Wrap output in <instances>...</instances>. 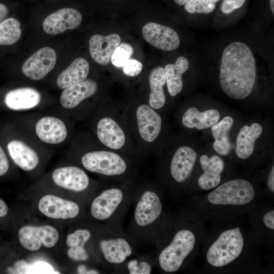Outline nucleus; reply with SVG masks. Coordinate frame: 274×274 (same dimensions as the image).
Wrapping results in <instances>:
<instances>
[{
    "label": "nucleus",
    "instance_id": "4468645a",
    "mask_svg": "<svg viewBox=\"0 0 274 274\" xmlns=\"http://www.w3.org/2000/svg\"><path fill=\"white\" fill-rule=\"evenodd\" d=\"M51 179L57 186L76 193L87 190L90 184L87 173L75 165L61 166L55 169L51 174Z\"/></svg>",
    "mask_w": 274,
    "mask_h": 274
},
{
    "label": "nucleus",
    "instance_id": "f257e3e1",
    "mask_svg": "<svg viewBox=\"0 0 274 274\" xmlns=\"http://www.w3.org/2000/svg\"><path fill=\"white\" fill-rule=\"evenodd\" d=\"M256 78V61L250 48L234 42L223 50L219 82L224 92L235 99H243L252 92Z\"/></svg>",
    "mask_w": 274,
    "mask_h": 274
},
{
    "label": "nucleus",
    "instance_id": "473e14b6",
    "mask_svg": "<svg viewBox=\"0 0 274 274\" xmlns=\"http://www.w3.org/2000/svg\"><path fill=\"white\" fill-rule=\"evenodd\" d=\"M133 53V49L129 44L120 43L114 51L111 61L115 66L123 67Z\"/></svg>",
    "mask_w": 274,
    "mask_h": 274
},
{
    "label": "nucleus",
    "instance_id": "0eeeda50",
    "mask_svg": "<svg viewBox=\"0 0 274 274\" xmlns=\"http://www.w3.org/2000/svg\"><path fill=\"white\" fill-rule=\"evenodd\" d=\"M6 149L15 164L26 172L35 170L40 164L41 156L48 150L21 127L18 135L7 142Z\"/></svg>",
    "mask_w": 274,
    "mask_h": 274
},
{
    "label": "nucleus",
    "instance_id": "cd10ccee",
    "mask_svg": "<svg viewBox=\"0 0 274 274\" xmlns=\"http://www.w3.org/2000/svg\"><path fill=\"white\" fill-rule=\"evenodd\" d=\"M189 67L187 59L183 56L178 57L175 64H167L164 68L166 83L169 94L175 96L179 94L183 88L182 75Z\"/></svg>",
    "mask_w": 274,
    "mask_h": 274
},
{
    "label": "nucleus",
    "instance_id": "a878e982",
    "mask_svg": "<svg viewBox=\"0 0 274 274\" xmlns=\"http://www.w3.org/2000/svg\"><path fill=\"white\" fill-rule=\"evenodd\" d=\"M89 65L83 58L75 59L71 64L58 76L56 84L61 89H64L74 84L85 80L89 74Z\"/></svg>",
    "mask_w": 274,
    "mask_h": 274
},
{
    "label": "nucleus",
    "instance_id": "4c0bfd02",
    "mask_svg": "<svg viewBox=\"0 0 274 274\" xmlns=\"http://www.w3.org/2000/svg\"><path fill=\"white\" fill-rule=\"evenodd\" d=\"M9 161L7 155L0 145V176L5 175L9 169Z\"/></svg>",
    "mask_w": 274,
    "mask_h": 274
},
{
    "label": "nucleus",
    "instance_id": "2f4dec72",
    "mask_svg": "<svg viewBox=\"0 0 274 274\" xmlns=\"http://www.w3.org/2000/svg\"><path fill=\"white\" fill-rule=\"evenodd\" d=\"M20 22L9 18L0 23V45H11L20 38L22 30Z\"/></svg>",
    "mask_w": 274,
    "mask_h": 274
},
{
    "label": "nucleus",
    "instance_id": "b1692460",
    "mask_svg": "<svg viewBox=\"0 0 274 274\" xmlns=\"http://www.w3.org/2000/svg\"><path fill=\"white\" fill-rule=\"evenodd\" d=\"M92 232L86 228H80L67 234L66 244L69 247L67 251L68 257L72 260L85 262L89 260L90 255L85 248L91 239Z\"/></svg>",
    "mask_w": 274,
    "mask_h": 274
},
{
    "label": "nucleus",
    "instance_id": "58836bf2",
    "mask_svg": "<svg viewBox=\"0 0 274 274\" xmlns=\"http://www.w3.org/2000/svg\"><path fill=\"white\" fill-rule=\"evenodd\" d=\"M27 267V262L20 260L16 262L13 267L9 268L8 271L10 273H26Z\"/></svg>",
    "mask_w": 274,
    "mask_h": 274
},
{
    "label": "nucleus",
    "instance_id": "a211bd4d",
    "mask_svg": "<svg viewBox=\"0 0 274 274\" xmlns=\"http://www.w3.org/2000/svg\"><path fill=\"white\" fill-rule=\"evenodd\" d=\"M82 21V14L78 10L64 8L48 15L44 20L42 26L46 33L56 35L77 28Z\"/></svg>",
    "mask_w": 274,
    "mask_h": 274
},
{
    "label": "nucleus",
    "instance_id": "c9c22d12",
    "mask_svg": "<svg viewBox=\"0 0 274 274\" xmlns=\"http://www.w3.org/2000/svg\"><path fill=\"white\" fill-rule=\"evenodd\" d=\"M55 272L53 267L49 263L39 261L28 266L26 273H59Z\"/></svg>",
    "mask_w": 274,
    "mask_h": 274
},
{
    "label": "nucleus",
    "instance_id": "9b49d317",
    "mask_svg": "<svg viewBox=\"0 0 274 274\" xmlns=\"http://www.w3.org/2000/svg\"><path fill=\"white\" fill-rule=\"evenodd\" d=\"M18 235L21 246L31 251L39 250L42 245L52 248L59 239L58 231L50 225L24 226L19 230Z\"/></svg>",
    "mask_w": 274,
    "mask_h": 274
},
{
    "label": "nucleus",
    "instance_id": "37998d69",
    "mask_svg": "<svg viewBox=\"0 0 274 274\" xmlns=\"http://www.w3.org/2000/svg\"><path fill=\"white\" fill-rule=\"evenodd\" d=\"M8 212V208L5 202L0 199V217L6 216Z\"/></svg>",
    "mask_w": 274,
    "mask_h": 274
},
{
    "label": "nucleus",
    "instance_id": "423d86ee",
    "mask_svg": "<svg viewBox=\"0 0 274 274\" xmlns=\"http://www.w3.org/2000/svg\"><path fill=\"white\" fill-rule=\"evenodd\" d=\"M195 236L192 231L182 228L173 235L171 241L158 252L156 265L167 273L178 271L194 249Z\"/></svg>",
    "mask_w": 274,
    "mask_h": 274
},
{
    "label": "nucleus",
    "instance_id": "39448f33",
    "mask_svg": "<svg viewBox=\"0 0 274 274\" xmlns=\"http://www.w3.org/2000/svg\"><path fill=\"white\" fill-rule=\"evenodd\" d=\"M60 113L32 114L22 116L20 127L35 140L51 150L64 145L68 139L69 126Z\"/></svg>",
    "mask_w": 274,
    "mask_h": 274
},
{
    "label": "nucleus",
    "instance_id": "79ce46f5",
    "mask_svg": "<svg viewBox=\"0 0 274 274\" xmlns=\"http://www.w3.org/2000/svg\"><path fill=\"white\" fill-rule=\"evenodd\" d=\"M9 14V10L7 7L0 3V23L6 19Z\"/></svg>",
    "mask_w": 274,
    "mask_h": 274
},
{
    "label": "nucleus",
    "instance_id": "c756f323",
    "mask_svg": "<svg viewBox=\"0 0 274 274\" xmlns=\"http://www.w3.org/2000/svg\"><path fill=\"white\" fill-rule=\"evenodd\" d=\"M233 124V119L230 116L225 117L219 122L211 127L214 139V150L222 156L228 155L231 149V143L229 133Z\"/></svg>",
    "mask_w": 274,
    "mask_h": 274
},
{
    "label": "nucleus",
    "instance_id": "6e6552de",
    "mask_svg": "<svg viewBox=\"0 0 274 274\" xmlns=\"http://www.w3.org/2000/svg\"><path fill=\"white\" fill-rule=\"evenodd\" d=\"M80 162L84 169L105 177L118 178L129 170L126 161L119 154L105 150H92L84 153Z\"/></svg>",
    "mask_w": 274,
    "mask_h": 274
},
{
    "label": "nucleus",
    "instance_id": "a19ab883",
    "mask_svg": "<svg viewBox=\"0 0 274 274\" xmlns=\"http://www.w3.org/2000/svg\"><path fill=\"white\" fill-rule=\"evenodd\" d=\"M267 186L269 189L274 192V166H273L268 176L267 180Z\"/></svg>",
    "mask_w": 274,
    "mask_h": 274
},
{
    "label": "nucleus",
    "instance_id": "c85d7f7f",
    "mask_svg": "<svg viewBox=\"0 0 274 274\" xmlns=\"http://www.w3.org/2000/svg\"><path fill=\"white\" fill-rule=\"evenodd\" d=\"M165 84L164 68L162 66L154 68L149 76L150 88L149 104L154 109H159L165 105L166 98L163 88Z\"/></svg>",
    "mask_w": 274,
    "mask_h": 274
},
{
    "label": "nucleus",
    "instance_id": "7ed1b4c3",
    "mask_svg": "<svg viewBox=\"0 0 274 274\" xmlns=\"http://www.w3.org/2000/svg\"><path fill=\"white\" fill-rule=\"evenodd\" d=\"M139 189L130 185L103 189L91 202L89 211L91 217L102 224L122 230L124 218Z\"/></svg>",
    "mask_w": 274,
    "mask_h": 274
},
{
    "label": "nucleus",
    "instance_id": "49530a36",
    "mask_svg": "<svg viewBox=\"0 0 274 274\" xmlns=\"http://www.w3.org/2000/svg\"><path fill=\"white\" fill-rule=\"evenodd\" d=\"M213 1V2H214L215 3H216L217 2H218L220 0H212Z\"/></svg>",
    "mask_w": 274,
    "mask_h": 274
},
{
    "label": "nucleus",
    "instance_id": "f3484780",
    "mask_svg": "<svg viewBox=\"0 0 274 274\" xmlns=\"http://www.w3.org/2000/svg\"><path fill=\"white\" fill-rule=\"evenodd\" d=\"M38 207L44 215L56 219H75L81 212L80 207L76 202L50 194L41 198Z\"/></svg>",
    "mask_w": 274,
    "mask_h": 274
},
{
    "label": "nucleus",
    "instance_id": "1a4fd4ad",
    "mask_svg": "<svg viewBox=\"0 0 274 274\" xmlns=\"http://www.w3.org/2000/svg\"><path fill=\"white\" fill-rule=\"evenodd\" d=\"M244 248V238L239 227L223 232L208 250L206 257L209 264L222 267L235 260Z\"/></svg>",
    "mask_w": 274,
    "mask_h": 274
},
{
    "label": "nucleus",
    "instance_id": "20e7f679",
    "mask_svg": "<svg viewBox=\"0 0 274 274\" xmlns=\"http://www.w3.org/2000/svg\"><path fill=\"white\" fill-rule=\"evenodd\" d=\"M96 243L99 261L108 272H117L130 257L138 254L136 242L123 230L101 224Z\"/></svg>",
    "mask_w": 274,
    "mask_h": 274
},
{
    "label": "nucleus",
    "instance_id": "e433bc0d",
    "mask_svg": "<svg viewBox=\"0 0 274 274\" xmlns=\"http://www.w3.org/2000/svg\"><path fill=\"white\" fill-rule=\"evenodd\" d=\"M246 0H223L221 9L223 13L229 14L235 10L240 8Z\"/></svg>",
    "mask_w": 274,
    "mask_h": 274
},
{
    "label": "nucleus",
    "instance_id": "dca6fc26",
    "mask_svg": "<svg viewBox=\"0 0 274 274\" xmlns=\"http://www.w3.org/2000/svg\"><path fill=\"white\" fill-rule=\"evenodd\" d=\"M42 96L39 91L29 87H19L7 92L4 99L6 107L16 112L42 109Z\"/></svg>",
    "mask_w": 274,
    "mask_h": 274
},
{
    "label": "nucleus",
    "instance_id": "a18cd8bd",
    "mask_svg": "<svg viewBox=\"0 0 274 274\" xmlns=\"http://www.w3.org/2000/svg\"><path fill=\"white\" fill-rule=\"evenodd\" d=\"M270 7V9L272 12L274 13V0H269Z\"/></svg>",
    "mask_w": 274,
    "mask_h": 274
},
{
    "label": "nucleus",
    "instance_id": "ddd939ff",
    "mask_svg": "<svg viewBox=\"0 0 274 274\" xmlns=\"http://www.w3.org/2000/svg\"><path fill=\"white\" fill-rule=\"evenodd\" d=\"M56 62L55 51L51 47H44L25 60L22 66V72L29 79L39 81L54 68Z\"/></svg>",
    "mask_w": 274,
    "mask_h": 274
},
{
    "label": "nucleus",
    "instance_id": "2eb2a0df",
    "mask_svg": "<svg viewBox=\"0 0 274 274\" xmlns=\"http://www.w3.org/2000/svg\"><path fill=\"white\" fill-rule=\"evenodd\" d=\"M144 39L150 44L160 50L172 51L177 49L180 40L173 28L155 22H148L142 28Z\"/></svg>",
    "mask_w": 274,
    "mask_h": 274
},
{
    "label": "nucleus",
    "instance_id": "f8f14e48",
    "mask_svg": "<svg viewBox=\"0 0 274 274\" xmlns=\"http://www.w3.org/2000/svg\"><path fill=\"white\" fill-rule=\"evenodd\" d=\"M97 89V83L90 79L63 89L59 98V112L64 116L67 115L85 99L95 94Z\"/></svg>",
    "mask_w": 274,
    "mask_h": 274
},
{
    "label": "nucleus",
    "instance_id": "9d476101",
    "mask_svg": "<svg viewBox=\"0 0 274 274\" xmlns=\"http://www.w3.org/2000/svg\"><path fill=\"white\" fill-rule=\"evenodd\" d=\"M255 195L252 185L243 179L228 181L211 192L209 201L216 205H245L250 202Z\"/></svg>",
    "mask_w": 274,
    "mask_h": 274
},
{
    "label": "nucleus",
    "instance_id": "5701e85b",
    "mask_svg": "<svg viewBox=\"0 0 274 274\" xmlns=\"http://www.w3.org/2000/svg\"><path fill=\"white\" fill-rule=\"evenodd\" d=\"M200 163L203 173L198 178L199 186L204 190L217 186L220 183L221 174L224 168L222 159L216 155L210 158L202 155L200 157Z\"/></svg>",
    "mask_w": 274,
    "mask_h": 274
},
{
    "label": "nucleus",
    "instance_id": "4be33fe9",
    "mask_svg": "<svg viewBox=\"0 0 274 274\" xmlns=\"http://www.w3.org/2000/svg\"><path fill=\"white\" fill-rule=\"evenodd\" d=\"M96 134L104 145L112 149H120L125 143L123 130L110 117H103L98 120L96 125Z\"/></svg>",
    "mask_w": 274,
    "mask_h": 274
},
{
    "label": "nucleus",
    "instance_id": "ea45409f",
    "mask_svg": "<svg viewBox=\"0 0 274 274\" xmlns=\"http://www.w3.org/2000/svg\"><path fill=\"white\" fill-rule=\"evenodd\" d=\"M263 221L265 225L273 230L274 229V211L267 212L264 216Z\"/></svg>",
    "mask_w": 274,
    "mask_h": 274
},
{
    "label": "nucleus",
    "instance_id": "7c9ffc66",
    "mask_svg": "<svg viewBox=\"0 0 274 274\" xmlns=\"http://www.w3.org/2000/svg\"><path fill=\"white\" fill-rule=\"evenodd\" d=\"M155 265V260L150 255L138 253L129 258L116 273L150 274Z\"/></svg>",
    "mask_w": 274,
    "mask_h": 274
},
{
    "label": "nucleus",
    "instance_id": "f704fd0d",
    "mask_svg": "<svg viewBox=\"0 0 274 274\" xmlns=\"http://www.w3.org/2000/svg\"><path fill=\"white\" fill-rule=\"evenodd\" d=\"M143 64L137 59L129 58L123 67L125 75L130 77H135L142 71Z\"/></svg>",
    "mask_w": 274,
    "mask_h": 274
},
{
    "label": "nucleus",
    "instance_id": "412c9836",
    "mask_svg": "<svg viewBox=\"0 0 274 274\" xmlns=\"http://www.w3.org/2000/svg\"><path fill=\"white\" fill-rule=\"evenodd\" d=\"M121 41V37L117 33L105 36L94 35L89 41V50L91 57L99 64H108L114 51Z\"/></svg>",
    "mask_w": 274,
    "mask_h": 274
},
{
    "label": "nucleus",
    "instance_id": "c03bdc74",
    "mask_svg": "<svg viewBox=\"0 0 274 274\" xmlns=\"http://www.w3.org/2000/svg\"><path fill=\"white\" fill-rule=\"evenodd\" d=\"M190 0H174L175 2L179 5H185Z\"/></svg>",
    "mask_w": 274,
    "mask_h": 274
},
{
    "label": "nucleus",
    "instance_id": "f03ea898",
    "mask_svg": "<svg viewBox=\"0 0 274 274\" xmlns=\"http://www.w3.org/2000/svg\"><path fill=\"white\" fill-rule=\"evenodd\" d=\"M132 204L127 233L139 247L154 244L160 233L159 226L163 212L160 194L150 186L140 187Z\"/></svg>",
    "mask_w": 274,
    "mask_h": 274
},
{
    "label": "nucleus",
    "instance_id": "aec40b11",
    "mask_svg": "<svg viewBox=\"0 0 274 274\" xmlns=\"http://www.w3.org/2000/svg\"><path fill=\"white\" fill-rule=\"evenodd\" d=\"M197 155L191 148L183 146L175 152L170 161L169 171L174 180L178 183L186 181L194 167Z\"/></svg>",
    "mask_w": 274,
    "mask_h": 274
},
{
    "label": "nucleus",
    "instance_id": "6ab92c4d",
    "mask_svg": "<svg viewBox=\"0 0 274 274\" xmlns=\"http://www.w3.org/2000/svg\"><path fill=\"white\" fill-rule=\"evenodd\" d=\"M139 134L145 142L154 141L159 135L162 125L159 115L150 106L140 105L136 111Z\"/></svg>",
    "mask_w": 274,
    "mask_h": 274
},
{
    "label": "nucleus",
    "instance_id": "72a5a7b5",
    "mask_svg": "<svg viewBox=\"0 0 274 274\" xmlns=\"http://www.w3.org/2000/svg\"><path fill=\"white\" fill-rule=\"evenodd\" d=\"M184 7L185 10L191 14H209L214 11L216 3L212 0H190Z\"/></svg>",
    "mask_w": 274,
    "mask_h": 274
},
{
    "label": "nucleus",
    "instance_id": "bb28decb",
    "mask_svg": "<svg viewBox=\"0 0 274 274\" xmlns=\"http://www.w3.org/2000/svg\"><path fill=\"white\" fill-rule=\"evenodd\" d=\"M220 117L219 112L215 109L200 112L197 108L191 107L184 113L182 122L187 128L195 127L198 130H202L216 124L219 120Z\"/></svg>",
    "mask_w": 274,
    "mask_h": 274
},
{
    "label": "nucleus",
    "instance_id": "393cba45",
    "mask_svg": "<svg viewBox=\"0 0 274 274\" xmlns=\"http://www.w3.org/2000/svg\"><path fill=\"white\" fill-rule=\"evenodd\" d=\"M262 131V126L257 123L241 128L237 136L235 147V154L238 158L245 159L253 154L255 142Z\"/></svg>",
    "mask_w": 274,
    "mask_h": 274
}]
</instances>
